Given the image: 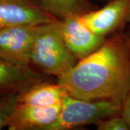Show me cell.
Segmentation results:
<instances>
[{"instance_id":"1","label":"cell","mask_w":130,"mask_h":130,"mask_svg":"<svg viewBox=\"0 0 130 130\" xmlns=\"http://www.w3.org/2000/svg\"><path fill=\"white\" fill-rule=\"evenodd\" d=\"M57 83L73 97L122 103L130 91V45L124 31L107 38L98 49L57 77Z\"/></svg>"},{"instance_id":"2","label":"cell","mask_w":130,"mask_h":130,"mask_svg":"<svg viewBox=\"0 0 130 130\" xmlns=\"http://www.w3.org/2000/svg\"><path fill=\"white\" fill-rule=\"evenodd\" d=\"M77 61L63 39L59 20L38 25L30 54V66L46 75L59 77Z\"/></svg>"},{"instance_id":"3","label":"cell","mask_w":130,"mask_h":130,"mask_svg":"<svg viewBox=\"0 0 130 130\" xmlns=\"http://www.w3.org/2000/svg\"><path fill=\"white\" fill-rule=\"evenodd\" d=\"M121 104L108 100L87 101L67 94L56 119L46 130H70L95 124L103 119L121 114Z\"/></svg>"},{"instance_id":"4","label":"cell","mask_w":130,"mask_h":130,"mask_svg":"<svg viewBox=\"0 0 130 130\" xmlns=\"http://www.w3.org/2000/svg\"><path fill=\"white\" fill-rule=\"evenodd\" d=\"M80 19L93 32L105 38L124 32L130 22V0H111Z\"/></svg>"},{"instance_id":"5","label":"cell","mask_w":130,"mask_h":130,"mask_svg":"<svg viewBox=\"0 0 130 130\" xmlns=\"http://www.w3.org/2000/svg\"><path fill=\"white\" fill-rule=\"evenodd\" d=\"M38 25H16L0 29V56L11 62L30 66V54Z\"/></svg>"},{"instance_id":"6","label":"cell","mask_w":130,"mask_h":130,"mask_svg":"<svg viewBox=\"0 0 130 130\" xmlns=\"http://www.w3.org/2000/svg\"><path fill=\"white\" fill-rule=\"evenodd\" d=\"M59 19L35 0H0V29L16 25H38Z\"/></svg>"},{"instance_id":"7","label":"cell","mask_w":130,"mask_h":130,"mask_svg":"<svg viewBox=\"0 0 130 130\" xmlns=\"http://www.w3.org/2000/svg\"><path fill=\"white\" fill-rule=\"evenodd\" d=\"M59 25L66 45L78 61L98 49L107 39L88 28L80 16L59 20Z\"/></svg>"},{"instance_id":"8","label":"cell","mask_w":130,"mask_h":130,"mask_svg":"<svg viewBox=\"0 0 130 130\" xmlns=\"http://www.w3.org/2000/svg\"><path fill=\"white\" fill-rule=\"evenodd\" d=\"M61 105L44 107L19 103L7 126L9 130H46L59 113Z\"/></svg>"},{"instance_id":"9","label":"cell","mask_w":130,"mask_h":130,"mask_svg":"<svg viewBox=\"0 0 130 130\" xmlns=\"http://www.w3.org/2000/svg\"><path fill=\"white\" fill-rule=\"evenodd\" d=\"M45 80V75L31 67L17 64L0 56V95L21 93Z\"/></svg>"},{"instance_id":"10","label":"cell","mask_w":130,"mask_h":130,"mask_svg":"<svg viewBox=\"0 0 130 130\" xmlns=\"http://www.w3.org/2000/svg\"><path fill=\"white\" fill-rule=\"evenodd\" d=\"M67 94L57 82L52 83L45 80L34 84L25 92L20 93L19 101L38 106H54L61 105Z\"/></svg>"},{"instance_id":"11","label":"cell","mask_w":130,"mask_h":130,"mask_svg":"<svg viewBox=\"0 0 130 130\" xmlns=\"http://www.w3.org/2000/svg\"><path fill=\"white\" fill-rule=\"evenodd\" d=\"M44 10L59 20L81 16L98 8L91 0H35Z\"/></svg>"},{"instance_id":"12","label":"cell","mask_w":130,"mask_h":130,"mask_svg":"<svg viewBox=\"0 0 130 130\" xmlns=\"http://www.w3.org/2000/svg\"><path fill=\"white\" fill-rule=\"evenodd\" d=\"M20 93L0 95V129L7 127L19 104Z\"/></svg>"},{"instance_id":"13","label":"cell","mask_w":130,"mask_h":130,"mask_svg":"<svg viewBox=\"0 0 130 130\" xmlns=\"http://www.w3.org/2000/svg\"><path fill=\"white\" fill-rule=\"evenodd\" d=\"M95 125L98 130H130L129 126L121 114L103 119Z\"/></svg>"},{"instance_id":"14","label":"cell","mask_w":130,"mask_h":130,"mask_svg":"<svg viewBox=\"0 0 130 130\" xmlns=\"http://www.w3.org/2000/svg\"><path fill=\"white\" fill-rule=\"evenodd\" d=\"M121 115L130 127V91L122 102Z\"/></svg>"},{"instance_id":"15","label":"cell","mask_w":130,"mask_h":130,"mask_svg":"<svg viewBox=\"0 0 130 130\" xmlns=\"http://www.w3.org/2000/svg\"><path fill=\"white\" fill-rule=\"evenodd\" d=\"M124 32H125L126 36V37H127V39H128V41H129V43L130 45V22L128 24V25L126 26L125 30H124Z\"/></svg>"},{"instance_id":"16","label":"cell","mask_w":130,"mask_h":130,"mask_svg":"<svg viewBox=\"0 0 130 130\" xmlns=\"http://www.w3.org/2000/svg\"><path fill=\"white\" fill-rule=\"evenodd\" d=\"M99 1L103 2H109V1H111V0H99Z\"/></svg>"}]
</instances>
